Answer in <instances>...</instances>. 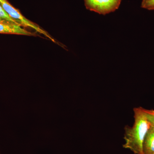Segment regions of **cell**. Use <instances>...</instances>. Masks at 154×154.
<instances>
[{"instance_id":"obj_8","label":"cell","mask_w":154,"mask_h":154,"mask_svg":"<svg viewBox=\"0 0 154 154\" xmlns=\"http://www.w3.org/2000/svg\"><path fill=\"white\" fill-rule=\"evenodd\" d=\"M143 110L147 119L149 122L151 126L154 128V110H147L144 108Z\"/></svg>"},{"instance_id":"obj_6","label":"cell","mask_w":154,"mask_h":154,"mask_svg":"<svg viewBox=\"0 0 154 154\" xmlns=\"http://www.w3.org/2000/svg\"><path fill=\"white\" fill-rule=\"evenodd\" d=\"M6 21L16 23V24H19L17 21L11 18L10 16L7 14V13L3 9L2 7L0 5V21ZM20 25V24H19Z\"/></svg>"},{"instance_id":"obj_4","label":"cell","mask_w":154,"mask_h":154,"mask_svg":"<svg viewBox=\"0 0 154 154\" xmlns=\"http://www.w3.org/2000/svg\"><path fill=\"white\" fill-rule=\"evenodd\" d=\"M0 33L36 36L34 33L28 31L19 24L6 21H0Z\"/></svg>"},{"instance_id":"obj_1","label":"cell","mask_w":154,"mask_h":154,"mask_svg":"<svg viewBox=\"0 0 154 154\" xmlns=\"http://www.w3.org/2000/svg\"><path fill=\"white\" fill-rule=\"evenodd\" d=\"M134 124L132 127L125 128L124 148L128 149L135 154H143V144L150 124L147 119L143 108H135Z\"/></svg>"},{"instance_id":"obj_2","label":"cell","mask_w":154,"mask_h":154,"mask_svg":"<svg viewBox=\"0 0 154 154\" xmlns=\"http://www.w3.org/2000/svg\"><path fill=\"white\" fill-rule=\"evenodd\" d=\"M0 5L11 18L17 21L23 27H28L32 28L38 33L44 35L53 42H56L54 38L51 37L46 31L40 28L37 24L26 19L20 13V11L11 5L8 0H0Z\"/></svg>"},{"instance_id":"obj_9","label":"cell","mask_w":154,"mask_h":154,"mask_svg":"<svg viewBox=\"0 0 154 154\" xmlns=\"http://www.w3.org/2000/svg\"></svg>"},{"instance_id":"obj_5","label":"cell","mask_w":154,"mask_h":154,"mask_svg":"<svg viewBox=\"0 0 154 154\" xmlns=\"http://www.w3.org/2000/svg\"><path fill=\"white\" fill-rule=\"evenodd\" d=\"M143 150V154H154V128L151 125L144 140Z\"/></svg>"},{"instance_id":"obj_3","label":"cell","mask_w":154,"mask_h":154,"mask_svg":"<svg viewBox=\"0 0 154 154\" xmlns=\"http://www.w3.org/2000/svg\"><path fill=\"white\" fill-rule=\"evenodd\" d=\"M87 10L105 15L117 10L121 0H84Z\"/></svg>"},{"instance_id":"obj_7","label":"cell","mask_w":154,"mask_h":154,"mask_svg":"<svg viewBox=\"0 0 154 154\" xmlns=\"http://www.w3.org/2000/svg\"><path fill=\"white\" fill-rule=\"evenodd\" d=\"M141 7L149 11L154 10V0H142Z\"/></svg>"}]
</instances>
